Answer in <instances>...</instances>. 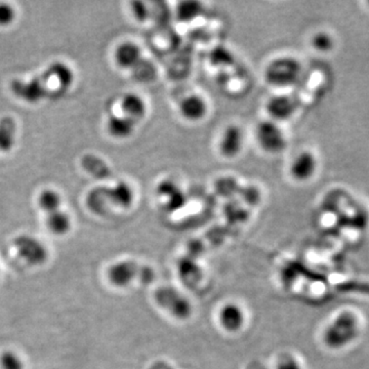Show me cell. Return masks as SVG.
<instances>
[{
  "label": "cell",
  "mask_w": 369,
  "mask_h": 369,
  "mask_svg": "<svg viewBox=\"0 0 369 369\" xmlns=\"http://www.w3.org/2000/svg\"><path fill=\"white\" fill-rule=\"evenodd\" d=\"M36 78L46 95V100H59L73 86L75 74L68 64L56 61L48 65Z\"/></svg>",
  "instance_id": "1"
},
{
  "label": "cell",
  "mask_w": 369,
  "mask_h": 369,
  "mask_svg": "<svg viewBox=\"0 0 369 369\" xmlns=\"http://www.w3.org/2000/svg\"><path fill=\"white\" fill-rule=\"evenodd\" d=\"M303 75V66L292 57H278L265 68L264 77L273 88H286L296 86Z\"/></svg>",
  "instance_id": "2"
},
{
  "label": "cell",
  "mask_w": 369,
  "mask_h": 369,
  "mask_svg": "<svg viewBox=\"0 0 369 369\" xmlns=\"http://www.w3.org/2000/svg\"><path fill=\"white\" fill-rule=\"evenodd\" d=\"M256 143L265 153H282L287 147V138L280 123L271 120H263L256 126Z\"/></svg>",
  "instance_id": "3"
},
{
  "label": "cell",
  "mask_w": 369,
  "mask_h": 369,
  "mask_svg": "<svg viewBox=\"0 0 369 369\" xmlns=\"http://www.w3.org/2000/svg\"><path fill=\"white\" fill-rule=\"evenodd\" d=\"M18 256L29 266H41L48 258V249L41 241L30 235H20L14 239Z\"/></svg>",
  "instance_id": "4"
},
{
  "label": "cell",
  "mask_w": 369,
  "mask_h": 369,
  "mask_svg": "<svg viewBox=\"0 0 369 369\" xmlns=\"http://www.w3.org/2000/svg\"><path fill=\"white\" fill-rule=\"evenodd\" d=\"M245 145V135L238 124L227 125L218 141V150L220 156L226 159H235L243 153Z\"/></svg>",
  "instance_id": "5"
},
{
  "label": "cell",
  "mask_w": 369,
  "mask_h": 369,
  "mask_svg": "<svg viewBox=\"0 0 369 369\" xmlns=\"http://www.w3.org/2000/svg\"><path fill=\"white\" fill-rule=\"evenodd\" d=\"M178 111L187 122L199 123L209 115V102L199 93H190L180 101Z\"/></svg>",
  "instance_id": "6"
},
{
  "label": "cell",
  "mask_w": 369,
  "mask_h": 369,
  "mask_svg": "<svg viewBox=\"0 0 369 369\" xmlns=\"http://www.w3.org/2000/svg\"><path fill=\"white\" fill-rule=\"evenodd\" d=\"M299 103L296 97L286 93L273 95L266 104V111L271 120L275 122H286L296 115Z\"/></svg>",
  "instance_id": "7"
},
{
  "label": "cell",
  "mask_w": 369,
  "mask_h": 369,
  "mask_svg": "<svg viewBox=\"0 0 369 369\" xmlns=\"http://www.w3.org/2000/svg\"><path fill=\"white\" fill-rule=\"evenodd\" d=\"M120 113L139 124L147 117L149 106L143 95L135 92L123 93L118 101Z\"/></svg>",
  "instance_id": "8"
},
{
  "label": "cell",
  "mask_w": 369,
  "mask_h": 369,
  "mask_svg": "<svg viewBox=\"0 0 369 369\" xmlns=\"http://www.w3.org/2000/svg\"><path fill=\"white\" fill-rule=\"evenodd\" d=\"M144 60L143 50L133 40H124L114 50V62L120 69L133 71Z\"/></svg>",
  "instance_id": "9"
},
{
  "label": "cell",
  "mask_w": 369,
  "mask_h": 369,
  "mask_svg": "<svg viewBox=\"0 0 369 369\" xmlns=\"http://www.w3.org/2000/svg\"><path fill=\"white\" fill-rule=\"evenodd\" d=\"M156 195L161 205L167 211L181 209L186 201V194L177 182L173 180H162L156 187Z\"/></svg>",
  "instance_id": "10"
},
{
  "label": "cell",
  "mask_w": 369,
  "mask_h": 369,
  "mask_svg": "<svg viewBox=\"0 0 369 369\" xmlns=\"http://www.w3.org/2000/svg\"><path fill=\"white\" fill-rule=\"evenodd\" d=\"M107 195L111 207L126 211L135 205V191L129 182L117 181L107 186Z\"/></svg>",
  "instance_id": "11"
},
{
  "label": "cell",
  "mask_w": 369,
  "mask_h": 369,
  "mask_svg": "<svg viewBox=\"0 0 369 369\" xmlns=\"http://www.w3.org/2000/svg\"><path fill=\"white\" fill-rule=\"evenodd\" d=\"M218 322L223 330L228 332H239L245 323V314L243 308L235 303H228L218 312Z\"/></svg>",
  "instance_id": "12"
},
{
  "label": "cell",
  "mask_w": 369,
  "mask_h": 369,
  "mask_svg": "<svg viewBox=\"0 0 369 369\" xmlns=\"http://www.w3.org/2000/svg\"><path fill=\"white\" fill-rule=\"evenodd\" d=\"M317 169V159L309 151L296 155L290 167V173L296 181L305 182L311 179Z\"/></svg>",
  "instance_id": "13"
},
{
  "label": "cell",
  "mask_w": 369,
  "mask_h": 369,
  "mask_svg": "<svg viewBox=\"0 0 369 369\" xmlns=\"http://www.w3.org/2000/svg\"><path fill=\"white\" fill-rule=\"evenodd\" d=\"M137 123L122 115V113H111L108 116L106 129L109 135L115 140H127L135 135Z\"/></svg>",
  "instance_id": "14"
},
{
  "label": "cell",
  "mask_w": 369,
  "mask_h": 369,
  "mask_svg": "<svg viewBox=\"0 0 369 369\" xmlns=\"http://www.w3.org/2000/svg\"><path fill=\"white\" fill-rule=\"evenodd\" d=\"M137 275V266L131 261H123L110 267L108 278L113 285L122 287L129 285Z\"/></svg>",
  "instance_id": "15"
},
{
  "label": "cell",
  "mask_w": 369,
  "mask_h": 369,
  "mask_svg": "<svg viewBox=\"0 0 369 369\" xmlns=\"http://www.w3.org/2000/svg\"><path fill=\"white\" fill-rule=\"evenodd\" d=\"M205 6L197 0H184L176 8V18L180 23L190 24L205 14Z\"/></svg>",
  "instance_id": "16"
},
{
  "label": "cell",
  "mask_w": 369,
  "mask_h": 369,
  "mask_svg": "<svg viewBox=\"0 0 369 369\" xmlns=\"http://www.w3.org/2000/svg\"><path fill=\"white\" fill-rule=\"evenodd\" d=\"M86 205L95 215H104L111 209L107 195V186H99L92 189L86 195Z\"/></svg>",
  "instance_id": "17"
},
{
  "label": "cell",
  "mask_w": 369,
  "mask_h": 369,
  "mask_svg": "<svg viewBox=\"0 0 369 369\" xmlns=\"http://www.w3.org/2000/svg\"><path fill=\"white\" fill-rule=\"evenodd\" d=\"M17 122L10 116L0 120V154L10 152L16 144Z\"/></svg>",
  "instance_id": "18"
},
{
  "label": "cell",
  "mask_w": 369,
  "mask_h": 369,
  "mask_svg": "<svg viewBox=\"0 0 369 369\" xmlns=\"http://www.w3.org/2000/svg\"><path fill=\"white\" fill-rule=\"evenodd\" d=\"M46 226L53 234L58 236L67 234L72 226L71 216L61 209L55 211L46 216Z\"/></svg>",
  "instance_id": "19"
},
{
  "label": "cell",
  "mask_w": 369,
  "mask_h": 369,
  "mask_svg": "<svg viewBox=\"0 0 369 369\" xmlns=\"http://www.w3.org/2000/svg\"><path fill=\"white\" fill-rule=\"evenodd\" d=\"M82 165L90 175L95 178L103 179V178L108 177L110 175V169L108 165L106 164L105 161L95 155L88 154L86 155L82 159Z\"/></svg>",
  "instance_id": "20"
},
{
  "label": "cell",
  "mask_w": 369,
  "mask_h": 369,
  "mask_svg": "<svg viewBox=\"0 0 369 369\" xmlns=\"http://www.w3.org/2000/svg\"><path fill=\"white\" fill-rule=\"evenodd\" d=\"M61 205L62 197L57 191L48 189L42 191L38 196V207L48 215L60 211Z\"/></svg>",
  "instance_id": "21"
},
{
  "label": "cell",
  "mask_w": 369,
  "mask_h": 369,
  "mask_svg": "<svg viewBox=\"0 0 369 369\" xmlns=\"http://www.w3.org/2000/svg\"><path fill=\"white\" fill-rule=\"evenodd\" d=\"M1 369H24L22 358L12 351H6L0 356Z\"/></svg>",
  "instance_id": "22"
},
{
  "label": "cell",
  "mask_w": 369,
  "mask_h": 369,
  "mask_svg": "<svg viewBox=\"0 0 369 369\" xmlns=\"http://www.w3.org/2000/svg\"><path fill=\"white\" fill-rule=\"evenodd\" d=\"M313 46L319 52H330L334 48V39L330 34L321 32L314 36Z\"/></svg>",
  "instance_id": "23"
},
{
  "label": "cell",
  "mask_w": 369,
  "mask_h": 369,
  "mask_svg": "<svg viewBox=\"0 0 369 369\" xmlns=\"http://www.w3.org/2000/svg\"><path fill=\"white\" fill-rule=\"evenodd\" d=\"M17 12L14 6L6 2L0 3V26H10L16 20Z\"/></svg>",
  "instance_id": "24"
},
{
  "label": "cell",
  "mask_w": 369,
  "mask_h": 369,
  "mask_svg": "<svg viewBox=\"0 0 369 369\" xmlns=\"http://www.w3.org/2000/svg\"><path fill=\"white\" fill-rule=\"evenodd\" d=\"M148 6L144 2H133L131 4V12H133V18L138 22H145L149 18V10Z\"/></svg>",
  "instance_id": "25"
},
{
  "label": "cell",
  "mask_w": 369,
  "mask_h": 369,
  "mask_svg": "<svg viewBox=\"0 0 369 369\" xmlns=\"http://www.w3.org/2000/svg\"><path fill=\"white\" fill-rule=\"evenodd\" d=\"M276 369H301L299 364L296 363L294 360L292 359H285L282 360L280 363H278Z\"/></svg>",
  "instance_id": "26"
}]
</instances>
